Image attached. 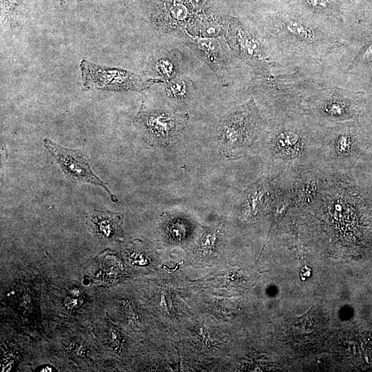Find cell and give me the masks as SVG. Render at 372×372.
Instances as JSON below:
<instances>
[{
	"label": "cell",
	"mask_w": 372,
	"mask_h": 372,
	"mask_svg": "<svg viewBox=\"0 0 372 372\" xmlns=\"http://www.w3.org/2000/svg\"><path fill=\"white\" fill-rule=\"evenodd\" d=\"M166 92L168 96L177 103H185L192 94L193 85L190 80L176 78L167 83Z\"/></svg>",
	"instance_id": "cell-12"
},
{
	"label": "cell",
	"mask_w": 372,
	"mask_h": 372,
	"mask_svg": "<svg viewBox=\"0 0 372 372\" xmlns=\"http://www.w3.org/2000/svg\"><path fill=\"white\" fill-rule=\"evenodd\" d=\"M52 367L46 366V368H43L42 369L40 370V371H52Z\"/></svg>",
	"instance_id": "cell-17"
},
{
	"label": "cell",
	"mask_w": 372,
	"mask_h": 372,
	"mask_svg": "<svg viewBox=\"0 0 372 372\" xmlns=\"http://www.w3.org/2000/svg\"><path fill=\"white\" fill-rule=\"evenodd\" d=\"M43 145L56 160L65 176L76 183H89L103 187L110 196L113 202L118 201L107 187L92 170L87 155L79 149H72L61 146L48 138L43 139Z\"/></svg>",
	"instance_id": "cell-5"
},
{
	"label": "cell",
	"mask_w": 372,
	"mask_h": 372,
	"mask_svg": "<svg viewBox=\"0 0 372 372\" xmlns=\"http://www.w3.org/2000/svg\"><path fill=\"white\" fill-rule=\"evenodd\" d=\"M258 116L254 103L248 102L225 115L218 127L222 154L227 158L242 156L255 140Z\"/></svg>",
	"instance_id": "cell-2"
},
{
	"label": "cell",
	"mask_w": 372,
	"mask_h": 372,
	"mask_svg": "<svg viewBox=\"0 0 372 372\" xmlns=\"http://www.w3.org/2000/svg\"><path fill=\"white\" fill-rule=\"evenodd\" d=\"M312 269L308 267H303L300 272V277L302 281H304L307 278H309L311 275Z\"/></svg>",
	"instance_id": "cell-15"
},
{
	"label": "cell",
	"mask_w": 372,
	"mask_h": 372,
	"mask_svg": "<svg viewBox=\"0 0 372 372\" xmlns=\"http://www.w3.org/2000/svg\"><path fill=\"white\" fill-rule=\"evenodd\" d=\"M336 0H307L314 9L319 11H329L335 6Z\"/></svg>",
	"instance_id": "cell-13"
},
{
	"label": "cell",
	"mask_w": 372,
	"mask_h": 372,
	"mask_svg": "<svg viewBox=\"0 0 372 372\" xmlns=\"http://www.w3.org/2000/svg\"><path fill=\"white\" fill-rule=\"evenodd\" d=\"M359 135L355 127H335L323 138L319 155L333 167H347L356 160L362 149L363 141Z\"/></svg>",
	"instance_id": "cell-6"
},
{
	"label": "cell",
	"mask_w": 372,
	"mask_h": 372,
	"mask_svg": "<svg viewBox=\"0 0 372 372\" xmlns=\"http://www.w3.org/2000/svg\"><path fill=\"white\" fill-rule=\"evenodd\" d=\"M190 1L195 8H201L205 5L207 0H190Z\"/></svg>",
	"instance_id": "cell-16"
},
{
	"label": "cell",
	"mask_w": 372,
	"mask_h": 372,
	"mask_svg": "<svg viewBox=\"0 0 372 372\" xmlns=\"http://www.w3.org/2000/svg\"><path fill=\"white\" fill-rule=\"evenodd\" d=\"M188 121L187 114L160 109H147L142 105L134 121L151 145H167L183 134Z\"/></svg>",
	"instance_id": "cell-4"
},
{
	"label": "cell",
	"mask_w": 372,
	"mask_h": 372,
	"mask_svg": "<svg viewBox=\"0 0 372 372\" xmlns=\"http://www.w3.org/2000/svg\"><path fill=\"white\" fill-rule=\"evenodd\" d=\"M121 214L94 210L86 218L90 231L101 240H110L119 236Z\"/></svg>",
	"instance_id": "cell-7"
},
{
	"label": "cell",
	"mask_w": 372,
	"mask_h": 372,
	"mask_svg": "<svg viewBox=\"0 0 372 372\" xmlns=\"http://www.w3.org/2000/svg\"><path fill=\"white\" fill-rule=\"evenodd\" d=\"M79 68L85 90L142 92L159 83L129 70L97 65L85 59L81 61Z\"/></svg>",
	"instance_id": "cell-3"
},
{
	"label": "cell",
	"mask_w": 372,
	"mask_h": 372,
	"mask_svg": "<svg viewBox=\"0 0 372 372\" xmlns=\"http://www.w3.org/2000/svg\"><path fill=\"white\" fill-rule=\"evenodd\" d=\"M189 45L218 74H221L225 67L226 59L222 46L217 40L209 38L189 39Z\"/></svg>",
	"instance_id": "cell-8"
},
{
	"label": "cell",
	"mask_w": 372,
	"mask_h": 372,
	"mask_svg": "<svg viewBox=\"0 0 372 372\" xmlns=\"http://www.w3.org/2000/svg\"><path fill=\"white\" fill-rule=\"evenodd\" d=\"M227 38L231 48L241 55L251 58L261 55L260 44L256 42L258 41L235 21L231 23Z\"/></svg>",
	"instance_id": "cell-9"
},
{
	"label": "cell",
	"mask_w": 372,
	"mask_h": 372,
	"mask_svg": "<svg viewBox=\"0 0 372 372\" xmlns=\"http://www.w3.org/2000/svg\"><path fill=\"white\" fill-rule=\"evenodd\" d=\"M180 70V56L178 52L172 50L165 56L156 60L152 65V69H148L152 73L153 77L159 83H167L177 78Z\"/></svg>",
	"instance_id": "cell-10"
},
{
	"label": "cell",
	"mask_w": 372,
	"mask_h": 372,
	"mask_svg": "<svg viewBox=\"0 0 372 372\" xmlns=\"http://www.w3.org/2000/svg\"><path fill=\"white\" fill-rule=\"evenodd\" d=\"M216 240V234L211 232H207L203 238V245L205 247L214 246Z\"/></svg>",
	"instance_id": "cell-14"
},
{
	"label": "cell",
	"mask_w": 372,
	"mask_h": 372,
	"mask_svg": "<svg viewBox=\"0 0 372 372\" xmlns=\"http://www.w3.org/2000/svg\"><path fill=\"white\" fill-rule=\"evenodd\" d=\"M322 141L300 131L282 129L270 141V156L282 172H300L319 156Z\"/></svg>",
	"instance_id": "cell-1"
},
{
	"label": "cell",
	"mask_w": 372,
	"mask_h": 372,
	"mask_svg": "<svg viewBox=\"0 0 372 372\" xmlns=\"http://www.w3.org/2000/svg\"><path fill=\"white\" fill-rule=\"evenodd\" d=\"M188 16V10L185 5L174 3L165 11L156 12L154 17L155 23L165 30L180 27Z\"/></svg>",
	"instance_id": "cell-11"
}]
</instances>
